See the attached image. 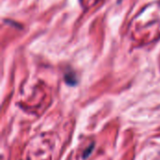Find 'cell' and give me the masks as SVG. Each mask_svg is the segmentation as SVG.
I'll list each match as a JSON object with an SVG mask.
<instances>
[{"mask_svg":"<svg viewBox=\"0 0 160 160\" xmlns=\"http://www.w3.org/2000/svg\"><path fill=\"white\" fill-rule=\"evenodd\" d=\"M65 81L69 85H75L77 83V79L76 75L73 72H68L65 75Z\"/></svg>","mask_w":160,"mask_h":160,"instance_id":"cell-1","label":"cell"},{"mask_svg":"<svg viewBox=\"0 0 160 160\" xmlns=\"http://www.w3.org/2000/svg\"><path fill=\"white\" fill-rule=\"evenodd\" d=\"M93 149H94V144H91L85 151H84V153H83V158H88L90 155H91V153H92V151H93Z\"/></svg>","mask_w":160,"mask_h":160,"instance_id":"cell-2","label":"cell"}]
</instances>
